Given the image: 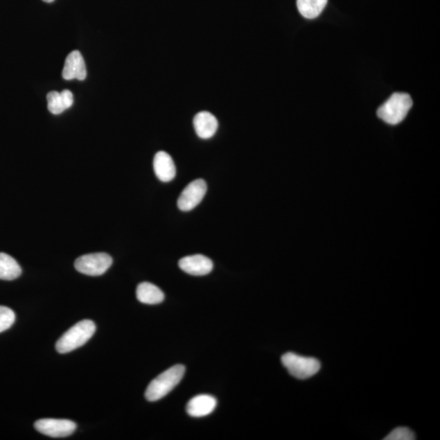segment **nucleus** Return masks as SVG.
<instances>
[{
	"instance_id": "18",
	"label": "nucleus",
	"mask_w": 440,
	"mask_h": 440,
	"mask_svg": "<svg viewBox=\"0 0 440 440\" xmlns=\"http://www.w3.org/2000/svg\"><path fill=\"white\" fill-rule=\"evenodd\" d=\"M386 440H414L415 434L412 430L406 428H398L384 439Z\"/></svg>"
},
{
	"instance_id": "20",
	"label": "nucleus",
	"mask_w": 440,
	"mask_h": 440,
	"mask_svg": "<svg viewBox=\"0 0 440 440\" xmlns=\"http://www.w3.org/2000/svg\"><path fill=\"white\" fill-rule=\"evenodd\" d=\"M43 1L46 3H53L55 1V0H43Z\"/></svg>"
},
{
	"instance_id": "8",
	"label": "nucleus",
	"mask_w": 440,
	"mask_h": 440,
	"mask_svg": "<svg viewBox=\"0 0 440 440\" xmlns=\"http://www.w3.org/2000/svg\"><path fill=\"white\" fill-rule=\"evenodd\" d=\"M180 270L193 276H205L213 270L214 264L211 259L202 254H194L180 259Z\"/></svg>"
},
{
	"instance_id": "12",
	"label": "nucleus",
	"mask_w": 440,
	"mask_h": 440,
	"mask_svg": "<svg viewBox=\"0 0 440 440\" xmlns=\"http://www.w3.org/2000/svg\"><path fill=\"white\" fill-rule=\"evenodd\" d=\"M193 125L197 135L202 139L211 138L219 126L215 116L206 111H202L194 117Z\"/></svg>"
},
{
	"instance_id": "9",
	"label": "nucleus",
	"mask_w": 440,
	"mask_h": 440,
	"mask_svg": "<svg viewBox=\"0 0 440 440\" xmlns=\"http://www.w3.org/2000/svg\"><path fill=\"white\" fill-rule=\"evenodd\" d=\"M66 80H85L87 77V68L82 54L78 51H73L67 55L62 71Z\"/></svg>"
},
{
	"instance_id": "19",
	"label": "nucleus",
	"mask_w": 440,
	"mask_h": 440,
	"mask_svg": "<svg viewBox=\"0 0 440 440\" xmlns=\"http://www.w3.org/2000/svg\"><path fill=\"white\" fill-rule=\"evenodd\" d=\"M61 94L67 108H71L73 104V96L72 92L69 90H64L61 92Z\"/></svg>"
},
{
	"instance_id": "2",
	"label": "nucleus",
	"mask_w": 440,
	"mask_h": 440,
	"mask_svg": "<svg viewBox=\"0 0 440 440\" xmlns=\"http://www.w3.org/2000/svg\"><path fill=\"white\" fill-rule=\"evenodd\" d=\"M96 330L95 323L90 319H83L72 326L60 339L55 349L61 354H66L78 349L94 336Z\"/></svg>"
},
{
	"instance_id": "16",
	"label": "nucleus",
	"mask_w": 440,
	"mask_h": 440,
	"mask_svg": "<svg viewBox=\"0 0 440 440\" xmlns=\"http://www.w3.org/2000/svg\"><path fill=\"white\" fill-rule=\"evenodd\" d=\"M48 108L53 114H61L67 109L61 94V92L51 91L47 96Z\"/></svg>"
},
{
	"instance_id": "5",
	"label": "nucleus",
	"mask_w": 440,
	"mask_h": 440,
	"mask_svg": "<svg viewBox=\"0 0 440 440\" xmlns=\"http://www.w3.org/2000/svg\"><path fill=\"white\" fill-rule=\"evenodd\" d=\"M113 258L106 253L88 254L76 259L75 267L78 272L87 276L103 275L112 265Z\"/></svg>"
},
{
	"instance_id": "1",
	"label": "nucleus",
	"mask_w": 440,
	"mask_h": 440,
	"mask_svg": "<svg viewBox=\"0 0 440 440\" xmlns=\"http://www.w3.org/2000/svg\"><path fill=\"white\" fill-rule=\"evenodd\" d=\"M185 373L182 364H176L161 373L152 380L146 391L148 401L155 402L163 399L182 381Z\"/></svg>"
},
{
	"instance_id": "4",
	"label": "nucleus",
	"mask_w": 440,
	"mask_h": 440,
	"mask_svg": "<svg viewBox=\"0 0 440 440\" xmlns=\"http://www.w3.org/2000/svg\"><path fill=\"white\" fill-rule=\"evenodd\" d=\"M282 364L292 376L298 379H308L321 369V363L316 358H306L294 352H287L281 358Z\"/></svg>"
},
{
	"instance_id": "14",
	"label": "nucleus",
	"mask_w": 440,
	"mask_h": 440,
	"mask_svg": "<svg viewBox=\"0 0 440 440\" xmlns=\"http://www.w3.org/2000/svg\"><path fill=\"white\" fill-rule=\"evenodd\" d=\"M21 274V268L12 256L0 253V280L12 281Z\"/></svg>"
},
{
	"instance_id": "3",
	"label": "nucleus",
	"mask_w": 440,
	"mask_h": 440,
	"mask_svg": "<svg viewBox=\"0 0 440 440\" xmlns=\"http://www.w3.org/2000/svg\"><path fill=\"white\" fill-rule=\"evenodd\" d=\"M413 106V100L407 94L396 92L378 109V117L384 122L397 125L404 121Z\"/></svg>"
},
{
	"instance_id": "11",
	"label": "nucleus",
	"mask_w": 440,
	"mask_h": 440,
	"mask_svg": "<svg viewBox=\"0 0 440 440\" xmlns=\"http://www.w3.org/2000/svg\"><path fill=\"white\" fill-rule=\"evenodd\" d=\"M154 169L161 182H170L175 177L176 169L173 157L168 152H157L154 159Z\"/></svg>"
},
{
	"instance_id": "17",
	"label": "nucleus",
	"mask_w": 440,
	"mask_h": 440,
	"mask_svg": "<svg viewBox=\"0 0 440 440\" xmlns=\"http://www.w3.org/2000/svg\"><path fill=\"white\" fill-rule=\"evenodd\" d=\"M15 313L12 309L0 306V333L8 330L15 322Z\"/></svg>"
},
{
	"instance_id": "10",
	"label": "nucleus",
	"mask_w": 440,
	"mask_h": 440,
	"mask_svg": "<svg viewBox=\"0 0 440 440\" xmlns=\"http://www.w3.org/2000/svg\"><path fill=\"white\" fill-rule=\"evenodd\" d=\"M217 405L215 397L199 395L190 400L187 405V413L193 418H202L212 413Z\"/></svg>"
},
{
	"instance_id": "6",
	"label": "nucleus",
	"mask_w": 440,
	"mask_h": 440,
	"mask_svg": "<svg viewBox=\"0 0 440 440\" xmlns=\"http://www.w3.org/2000/svg\"><path fill=\"white\" fill-rule=\"evenodd\" d=\"M35 428L47 437L64 438L75 432L77 425L71 420L45 419L37 421Z\"/></svg>"
},
{
	"instance_id": "13",
	"label": "nucleus",
	"mask_w": 440,
	"mask_h": 440,
	"mask_svg": "<svg viewBox=\"0 0 440 440\" xmlns=\"http://www.w3.org/2000/svg\"><path fill=\"white\" fill-rule=\"evenodd\" d=\"M137 297L142 303L155 305L164 302L165 295L155 285L150 282H143L137 287Z\"/></svg>"
},
{
	"instance_id": "15",
	"label": "nucleus",
	"mask_w": 440,
	"mask_h": 440,
	"mask_svg": "<svg viewBox=\"0 0 440 440\" xmlns=\"http://www.w3.org/2000/svg\"><path fill=\"white\" fill-rule=\"evenodd\" d=\"M327 3L328 0H297V7L301 15L314 19L321 15Z\"/></svg>"
},
{
	"instance_id": "7",
	"label": "nucleus",
	"mask_w": 440,
	"mask_h": 440,
	"mask_svg": "<svg viewBox=\"0 0 440 440\" xmlns=\"http://www.w3.org/2000/svg\"><path fill=\"white\" fill-rule=\"evenodd\" d=\"M206 191L207 185L205 180H193L180 194L177 202L179 209L182 211H192L202 201Z\"/></svg>"
}]
</instances>
